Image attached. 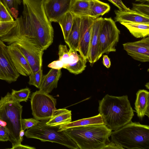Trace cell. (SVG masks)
Returning a JSON list of instances; mask_svg holds the SVG:
<instances>
[{
  "label": "cell",
  "instance_id": "6da1fadb",
  "mask_svg": "<svg viewBox=\"0 0 149 149\" xmlns=\"http://www.w3.org/2000/svg\"><path fill=\"white\" fill-rule=\"evenodd\" d=\"M22 14L16 24L7 35L0 38L4 42L11 38L24 39L39 45L44 51L52 44L54 31L45 12V0H22Z\"/></svg>",
  "mask_w": 149,
  "mask_h": 149
},
{
  "label": "cell",
  "instance_id": "7a4b0ae2",
  "mask_svg": "<svg viewBox=\"0 0 149 149\" xmlns=\"http://www.w3.org/2000/svg\"><path fill=\"white\" fill-rule=\"evenodd\" d=\"M99 103L98 110L104 124L112 131L129 123L134 116L127 95L117 97L107 94Z\"/></svg>",
  "mask_w": 149,
  "mask_h": 149
},
{
  "label": "cell",
  "instance_id": "3957f363",
  "mask_svg": "<svg viewBox=\"0 0 149 149\" xmlns=\"http://www.w3.org/2000/svg\"><path fill=\"white\" fill-rule=\"evenodd\" d=\"M80 149H103L112 130L104 124L79 126L64 130Z\"/></svg>",
  "mask_w": 149,
  "mask_h": 149
},
{
  "label": "cell",
  "instance_id": "277c9868",
  "mask_svg": "<svg viewBox=\"0 0 149 149\" xmlns=\"http://www.w3.org/2000/svg\"><path fill=\"white\" fill-rule=\"evenodd\" d=\"M22 107L9 92L0 100V125L7 130L12 147L21 144L19 134L22 130Z\"/></svg>",
  "mask_w": 149,
  "mask_h": 149
},
{
  "label": "cell",
  "instance_id": "5b68a950",
  "mask_svg": "<svg viewBox=\"0 0 149 149\" xmlns=\"http://www.w3.org/2000/svg\"><path fill=\"white\" fill-rule=\"evenodd\" d=\"M112 141L128 149H149V126L131 121L112 132Z\"/></svg>",
  "mask_w": 149,
  "mask_h": 149
},
{
  "label": "cell",
  "instance_id": "8992f818",
  "mask_svg": "<svg viewBox=\"0 0 149 149\" xmlns=\"http://www.w3.org/2000/svg\"><path fill=\"white\" fill-rule=\"evenodd\" d=\"M47 121L40 120L37 125L25 131V136L27 138L36 139L42 142L56 143L71 149H79L64 130L59 131V126L47 125Z\"/></svg>",
  "mask_w": 149,
  "mask_h": 149
},
{
  "label": "cell",
  "instance_id": "52a82bcc",
  "mask_svg": "<svg viewBox=\"0 0 149 149\" xmlns=\"http://www.w3.org/2000/svg\"><path fill=\"white\" fill-rule=\"evenodd\" d=\"M30 98L32 113L34 118L39 120H48L56 109V99L39 90L33 93Z\"/></svg>",
  "mask_w": 149,
  "mask_h": 149
},
{
  "label": "cell",
  "instance_id": "ba28073f",
  "mask_svg": "<svg viewBox=\"0 0 149 149\" xmlns=\"http://www.w3.org/2000/svg\"><path fill=\"white\" fill-rule=\"evenodd\" d=\"M8 45L15 46L28 61L32 73L37 72L42 68L44 50L39 45L23 38H14L5 41Z\"/></svg>",
  "mask_w": 149,
  "mask_h": 149
},
{
  "label": "cell",
  "instance_id": "9c48e42d",
  "mask_svg": "<svg viewBox=\"0 0 149 149\" xmlns=\"http://www.w3.org/2000/svg\"><path fill=\"white\" fill-rule=\"evenodd\" d=\"M120 34L115 22L111 17L103 18L99 34L101 56L104 53L116 51Z\"/></svg>",
  "mask_w": 149,
  "mask_h": 149
},
{
  "label": "cell",
  "instance_id": "30bf717a",
  "mask_svg": "<svg viewBox=\"0 0 149 149\" xmlns=\"http://www.w3.org/2000/svg\"><path fill=\"white\" fill-rule=\"evenodd\" d=\"M78 52L85 59L88 60L95 18L89 16L81 17Z\"/></svg>",
  "mask_w": 149,
  "mask_h": 149
},
{
  "label": "cell",
  "instance_id": "8fae6325",
  "mask_svg": "<svg viewBox=\"0 0 149 149\" xmlns=\"http://www.w3.org/2000/svg\"><path fill=\"white\" fill-rule=\"evenodd\" d=\"M19 75L11 59L7 46L0 39V79L10 83L16 81Z\"/></svg>",
  "mask_w": 149,
  "mask_h": 149
},
{
  "label": "cell",
  "instance_id": "7c38bea8",
  "mask_svg": "<svg viewBox=\"0 0 149 149\" xmlns=\"http://www.w3.org/2000/svg\"><path fill=\"white\" fill-rule=\"evenodd\" d=\"M123 49L133 59L142 62L149 61V36L140 40L125 43Z\"/></svg>",
  "mask_w": 149,
  "mask_h": 149
},
{
  "label": "cell",
  "instance_id": "4fadbf2b",
  "mask_svg": "<svg viewBox=\"0 0 149 149\" xmlns=\"http://www.w3.org/2000/svg\"><path fill=\"white\" fill-rule=\"evenodd\" d=\"M72 0H49L45 1L46 15L51 22H57L65 14L70 11Z\"/></svg>",
  "mask_w": 149,
  "mask_h": 149
},
{
  "label": "cell",
  "instance_id": "5bb4252c",
  "mask_svg": "<svg viewBox=\"0 0 149 149\" xmlns=\"http://www.w3.org/2000/svg\"><path fill=\"white\" fill-rule=\"evenodd\" d=\"M8 52L17 72L22 75L27 76L32 73L30 65L26 58L15 45L7 46Z\"/></svg>",
  "mask_w": 149,
  "mask_h": 149
},
{
  "label": "cell",
  "instance_id": "9a60e30c",
  "mask_svg": "<svg viewBox=\"0 0 149 149\" xmlns=\"http://www.w3.org/2000/svg\"><path fill=\"white\" fill-rule=\"evenodd\" d=\"M103 18L95 19L93 25L92 35L88 60L91 64L97 62L101 57L100 54L99 34L101 24Z\"/></svg>",
  "mask_w": 149,
  "mask_h": 149
},
{
  "label": "cell",
  "instance_id": "2e32d148",
  "mask_svg": "<svg viewBox=\"0 0 149 149\" xmlns=\"http://www.w3.org/2000/svg\"><path fill=\"white\" fill-rule=\"evenodd\" d=\"M61 74V69L51 68L46 74L43 76L39 90L46 93H50L57 87Z\"/></svg>",
  "mask_w": 149,
  "mask_h": 149
},
{
  "label": "cell",
  "instance_id": "e0dca14e",
  "mask_svg": "<svg viewBox=\"0 0 149 149\" xmlns=\"http://www.w3.org/2000/svg\"><path fill=\"white\" fill-rule=\"evenodd\" d=\"M114 12L116 22L149 24V17L141 14L132 9L127 11L115 10Z\"/></svg>",
  "mask_w": 149,
  "mask_h": 149
},
{
  "label": "cell",
  "instance_id": "ac0fdd59",
  "mask_svg": "<svg viewBox=\"0 0 149 149\" xmlns=\"http://www.w3.org/2000/svg\"><path fill=\"white\" fill-rule=\"evenodd\" d=\"M134 108L138 117L141 119L145 116L149 117V92L139 90L136 93Z\"/></svg>",
  "mask_w": 149,
  "mask_h": 149
},
{
  "label": "cell",
  "instance_id": "d6986e66",
  "mask_svg": "<svg viewBox=\"0 0 149 149\" xmlns=\"http://www.w3.org/2000/svg\"><path fill=\"white\" fill-rule=\"evenodd\" d=\"M69 54L68 63L65 69L75 74L81 73L86 67L87 60L72 49H69Z\"/></svg>",
  "mask_w": 149,
  "mask_h": 149
},
{
  "label": "cell",
  "instance_id": "ffe728a7",
  "mask_svg": "<svg viewBox=\"0 0 149 149\" xmlns=\"http://www.w3.org/2000/svg\"><path fill=\"white\" fill-rule=\"evenodd\" d=\"M71 121V111L66 109H60L54 111L46 124L50 126H60Z\"/></svg>",
  "mask_w": 149,
  "mask_h": 149
},
{
  "label": "cell",
  "instance_id": "44dd1931",
  "mask_svg": "<svg viewBox=\"0 0 149 149\" xmlns=\"http://www.w3.org/2000/svg\"><path fill=\"white\" fill-rule=\"evenodd\" d=\"M81 17L74 15L72 27L65 42L70 49L78 52L81 23Z\"/></svg>",
  "mask_w": 149,
  "mask_h": 149
},
{
  "label": "cell",
  "instance_id": "7402d4cb",
  "mask_svg": "<svg viewBox=\"0 0 149 149\" xmlns=\"http://www.w3.org/2000/svg\"><path fill=\"white\" fill-rule=\"evenodd\" d=\"M130 33L136 38H143L149 35V24L138 22H121Z\"/></svg>",
  "mask_w": 149,
  "mask_h": 149
},
{
  "label": "cell",
  "instance_id": "603a6c76",
  "mask_svg": "<svg viewBox=\"0 0 149 149\" xmlns=\"http://www.w3.org/2000/svg\"><path fill=\"white\" fill-rule=\"evenodd\" d=\"M91 0H72L70 11L79 17H91Z\"/></svg>",
  "mask_w": 149,
  "mask_h": 149
},
{
  "label": "cell",
  "instance_id": "cb8c5ba5",
  "mask_svg": "<svg viewBox=\"0 0 149 149\" xmlns=\"http://www.w3.org/2000/svg\"><path fill=\"white\" fill-rule=\"evenodd\" d=\"M96 124H104L102 117L99 113L97 115L90 118H83L59 126V131L68 128Z\"/></svg>",
  "mask_w": 149,
  "mask_h": 149
},
{
  "label": "cell",
  "instance_id": "d4e9b609",
  "mask_svg": "<svg viewBox=\"0 0 149 149\" xmlns=\"http://www.w3.org/2000/svg\"><path fill=\"white\" fill-rule=\"evenodd\" d=\"M91 17L97 18L108 13L110 10L109 4L100 0H91Z\"/></svg>",
  "mask_w": 149,
  "mask_h": 149
},
{
  "label": "cell",
  "instance_id": "484cf974",
  "mask_svg": "<svg viewBox=\"0 0 149 149\" xmlns=\"http://www.w3.org/2000/svg\"><path fill=\"white\" fill-rule=\"evenodd\" d=\"M74 18V15L69 11L65 14L58 21L65 40L67 38L72 27Z\"/></svg>",
  "mask_w": 149,
  "mask_h": 149
},
{
  "label": "cell",
  "instance_id": "4316f807",
  "mask_svg": "<svg viewBox=\"0 0 149 149\" xmlns=\"http://www.w3.org/2000/svg\"><path fill=\"white\" fill-rule=\"evenodd\" d=\"M10 13L15 19L19 15V7L22 3V0H2Z\"/></svg>",
  "mask_w": 149,
  "mask_h": 149
},
{
  "label": "cell",
  "instance_id": "83f0119b",
  "mask_svg": "<svg viewBox=\"0 0 149 149\" xmlns=\"http://www.w3.org/2000/svg\"><path fill=\"white\" fill-rule=\"evenodd\" d=\"M31 93L30 89L28 88L17 91L12 89L11 93L12 96L19 102H26L29 98Z\"/></svg>",
  "mask_w": 149,
  "mask_h": 149
},
{
  "label": "cell",
  "instance_id": "f1b7e54d",
  "mask_svg": "<svg viewBox=\"0 0 149 149\" xmlns=\"http://www.w3.org/2000/svg\"><path fill=\"white\" fill-rule=\"evenodd\" d=\"M58 55V59L63 63V68L65 69L68 65L69 58V49H68L67 46L61 44L59 45Z\"/></svg>",
  "mask_w": 149,
  "mask_h": 149
},
{
  "label": "cell",
  "instance_id": "f546056e",
  "mask_svg": "<svg viewBox=\"0 0 149 149\" xmlns=\"http://www.w3.org/2000/svg\"><path fill=\"white\" fill-rule=\"evenodd\" d=\"M43 76L42 69L41 68L37 72L32 73L29 75L28 84L30 85H33L39 88Z\"/></svg>",
  "mask_w": 149,
  "mask_h": 149
},
{
  "label": "cell",
  "instance_id": "4dcf8cb0",
  "mask_svg": "<svg viewBox=\"0 0 149 149\" xmlns=\"http://www.w3.org/2000/svg\"><path fill=\"white\" fill-rule=\"evenodd\" d=\"M14 21L12 15L3 3L1 1L0 2V22H9Z\"/></svg>",
  "mask_w": 149,
  "mask_h": 149
},
{
  "label": "cell",
  "instance_id": "1f68e13d",
  "mask_svg": "<svg viewBox=\"0 0 149 149\" xmlns=\"http://www.w3.org/2000/svg\"><path fill=\"white\" fill-rule=\"evenodd\" d=\"M16 21L9 22H0V38L8 34L16 26Z\"/></svg>",
  "mask_w": 149,
  "mask_h": 149
},
{
  "label": "cell",
  "instance_id": "d6a6232c",
  "mask_svg": "<svg viewBox=\"0 0 149 149\" xmlns=\"http://www.w3.org/2000/svg\"><path fill=\"white\" fill-rule=\"evenodd\" d=\"M132 10L145 16L149 17V6L148 4L132 3Z\"/></svg>",
  "mask_w": 149,
  "mask_h": 149
},
{
  "label": "cell",
  "instance_id": "836d02e7",
  "mask_svg": "<svg viewBox=\"0 0 149 149\" xmlns=\"http://www.w3.org/2000/svg\"><path fill=\"white\" fill-rule=\"evenodd\" d=\"M40 120L34 118L22 119L21 120V125L22 130L25 131L37 125Z\"/></svg>",
  "mask_w": 149,
  "mask_h": 149
},
{
  "label": "cell",
  "instance_id": "e575fe53",
  "mask_svg": "<svg viewBox=\"0 0 149 149\" xmlns=\"http://www.w3.org/2000/svg\"><path fill=\"white\" fill-rule=\"evenodd\" d=\"M9 135L7 130L0 125V141H9Z\"/></svg>",
  "mask_w": 149,
  "mask_h": 149
},
{
  "label": "cell",
  "instance_id": "d590c367",
  "mask_svg": "<svg viewBox=\"0 0 149 149\" xmlns=\"http://www.w3.org/2000/svg\"><path fill=\"white\" fill-rule=\"evenodd\" d=\"M116 6L119 10L127 11L130 9L127 7L121 0H107Z\"/></svg>",
  "mask_w": 149,
  "mask_h": 149
},
{
  "label": "cell",
  "instance_id": "8d00e7d4",
  "mask_svg": "<svg viewBox=\"0 0 149 149\" xmlns=\"http://www.w3.org/2000/svg\"><path fill=\"white\" fill-rule=\"evenodd\" d=\"M48 67L51 68L59 70L61 69L62 68H63L64 64L61 61L58 59L53 61L49 63L48 65Z\"/></svg>",
  "mask_w": 149,
  "mask_h": 149
},
{
  "label": "cell",
  "instance_id": "74e56055",
  "mask_svg": "<svg viewBox=\"0 0 149 149\" xmlns=\"http://www.w3.org/2000/svg\"><path fill=\"white\" fill-rule=\"evenodd\" d=\"M103 149H125L121 146L112 141H110L107 143L104 147Z\"/></svg>",
  "mask_w": 149,
  "mask_h": 149
},
{
  "label": "cell",
  "instance_id": "f35d334b",
  "mask_svg": "<svg viewBox=\"0 0 149 149\" xmlns=\"http://www.w3.org/2000/svg\"><path fill=\"white\" fill-rule=\"evenodd\" d=\"M102 63L104 66L107 68H108L110 67L111 65V61L107 55L103 56Z\"/></svg>",
  "mask_w": 149,
  "mask_h": 149
},
{
  "label": "cell",
  "instance_id": "ab89813d",
  "mask_svg": "<svg viewBox=\"0 0 149 149\" xmlns=\"http://www.w3.org/2000/svg\"><path fill=\"white\" fill-rule=\"evenodd\" d=\"M12 149H35L34 147H31L28 146L22 145L21 144L15 145L12 147L11 148Z\"/></svg>",
  "mask_w": 149,
  "mask_h": 149
},
{
  "label": "cell",
  "instance_id": "60d3db41",
  "mask_svg": "<svg viewBox=\"0 0 149 149\" xmlns=\"http://www.w3.org/2000/svg\"><path fill=\"white\" fill-rule=\"evenodd\" d=\"M25 134V132L23 130H21L19 134V137L21 140V141L22 142V141H23V137L24 136V135Z\"/></svg>",
  "mask_w": 149,
  "mask_h": 149
},
{
  "label": "cell",
  "instance_id": "b9f144b4",
  "mask_svg": "<svg viewBox=\"0 0 149 149\" xmlns=\"http://www.w3.org/2000/svg\"><path fill=\"white\" fill-rule=\"evenodd\" d=\"M136 1H138L141 2H144L146 1L149 2V0H135Z\"/></svg>",
  "mask_w": 149,
  "mask_h": 149
},
{
  "label": "cell",
  "instance_id": "7bdbcfd3",
  "mask_svg": "<svg viewBox=\"0 0 149 149\" xmlns=\"http://www.w3.org/2000/svg\"><path fill=\"white\" fill-rule=\"evenodd\" d=\"M145 86L148 89H149V83L148 82L145 85Z\"/></svg>",
  "mask_w": 149,
  "mask_h": 149
},
{
  "label": "cell",
  "instance_id": "ee69618b",
  "mask_svg": "<svg viewBox=\"0 0 149 149\" xmlns=\"http://www.w3.org/2000/svg\"><path fill=\"white\" fill-rule=\"evenodd\" d=\"M49 0H45V1H48Z\"/></svg>",
  "mask_w": 149,
  "mask_h": 149
},
{
  "label": "cell",
  "instance_id": "f6af8a7d",
  "mask_svg": "<svg viewBox=\"0 0 149 149\" xmlns=\"http://www.w3.org/2000/svg\"><path fill=\"white\" fill-rule=\"evenodd\" d=\"M1 0H0V2H1Z\"/></svg>",
  "mask_w": 149,
  "mask_h": 149
}]
</instances>
